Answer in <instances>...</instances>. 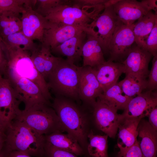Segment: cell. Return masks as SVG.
Masks as SVG:
<instances>
[{"label":"cell","mask_w":157,"mask_h":157,"mask_svg":"<svg viewBox=\"0 0 157 157\" xmlns=\"http://www.w3.org/2000/svg\"><path fill=\"white\" fill-rule=\"evenodd\" d=\"M137 130L139 146L144 157H156L157 133L148 122L142 119Z\"/></svg>","instance_id":"obj_20"},{"label":"cell","mask_w":157,"mask_h":157,"mask_svg":"<svg viewBox=\"0 0 157 157\" xmlns=\"http://www.w3.org/2000/svg\"><path fill=\"white\" fill-rule=\"evenodd\" d=\"M21 103L9 80L3 78L0 81V124L5 130L21 114Z\"/></svg>","instance_id":"obj_9"},{"label":"cell","mask_w":157,"mask_h":157,"mask_svg":"<svg viewBox=\"0 0 157 157\" xmlns=\"http://www.w3.org/2000/svg\"><path fill=\"white\" fill-rule=\"evenodd\" d=\"M117 157H144L137 140L135 143L125 153L118 154Z\"/></svg>","instance_id":"obj_36"},{"label":"cell","mask_w":157,"mask_h":157,"mask_svg":"<svg viewBox=\"0 0 157 157\" xmlns=\"http://www.w3.org/2000/svg\"><path fill=\"white\" fill-rule=\"evenodd\" d=\"M6 145L35 157H44L46 143L45 135L40 134L24 122L14 120L5 130Z\"/></svg>","instance_id":"obj_3"},{"label":"cell","mask_w":157,"mask_h":157,"mask_svg":"<svg viewBox=\"0 0 157 157\" xmlns=\"http://www.w3.org/2000/svg\"><path fill=\"white\" fill-rule=\"evenodd\" d=\"M147 78L137 75L126 74L125 78L118 84L126 95L133 98L146 90Z\"/></svg>","instance_id":"obj_27"},{"label":"cell","mask_w":157,"mask_h":157,"mask_svg":"<svg viewBox=\"0 0 157 157\" xmlns=\"http://www.w3.org/2000/svg\"><path fill=\"white\" fill-rule=\"evenodd\" d=\"M16 119L24 122L43 135L66 131L55 110L46 104H36L27 110H22Z\"/></svg>","instance_id":"obj_6"},{"label":"cell","mask_w":157,"mask_h":157,"mask_svg":"<svg viewBox=\"0 0 157 157\" xmlns=\"http://www.w3.org/2000/svg\"><path fill=\"white\" fill-rule=\"evenodd\" d=\"M6 139L5 131L3 130H0V151L5 144Z\"/></svg>","instance_id":"obj_42"},{"label":"cell","mask_w":157,"mask_h":157,"mask_svg":"<svg viewBox=\"0 0 157 157\" xmlns=\"http://www.w3.org/2000/svg\"><path fill=\"white\" fill-rule=\"evenodd\" d=\"M104 9L102 6L81 8L72 0H66L41 15L57 25L89 26Z\"/></svg>","instance_id":"obj_4"},{"label":"cell","mask_w":157,"mask_h":157,"mask_svg":"<svg viewBox=\"0 0 157 157\" xmlns=\"http://www.w3.org/2000/svg\"><path fill=\"white\" fill-rule=\"evenodd\" d=\"M108 0H74L73 2L81 7L104 4Z\"/></svg>","instance_id":"obj_38"},{"label":"cell","mask_w":157,"mask_h":157,"mask_svg":"<svg viewBox=\"0 0 157 157\" xmlns=\"http://www.w3.org/2000/svg\"><path fill=\"white\" fill-rule=\"evenodd\" d=\"M2 78H3L1 77V73L0 72V81H1V80L2 79Z\"/></svg>","instance_id":"obj_44"},{"label":"cell","mask_w":157,"mask_h":157,"mask_svg":"<svg viewBox=\"0 0 157 157\" xmlns=\"http://www.w3.org/2000/svg\"><path fill=\"white\" fill-rule=\"evenodd\" d=\"M51 106L66 131L78 141L84 151H87L89 132L85 113L72 99L62 96H56Z\"/></svg>","instance_id":"obj_1"},{"label":"cell","mask_w":157,"mask_h":157,"mask_svg":"<svg viewBox=\"0 0 157 157\" xmlns=\"http://www.w3.org/2000/svg\"><path fill=\"white\" fill-rule=\"evenodd\" d=\"M152 56L150 53L138 46L135 42L128 56L121 62L124 67V73L137 75L147 78L150 71L149 63Z\"/></svg>","instance_id":"obj_15"},{"label":"cell","mask_w":157,"mask_h":157,"mask_svg":"<svg viewBox=\"0 0 157 157\" xmlns=\"http://www.w3.org/2000/svg\"><path fill=\"white\" fill-rule=\"evenodd\" d=\"M65 0H37V12L41 15L44 12L63 3Z\"/></svg>","instance_id":"obj_35"},{"label":"cell","mask_w":157,"mask_h":157,"mask_svg":"<svg viewBox=\"0 0 157 157\" xmlns=\"http://www.w3.org/2000/svg\"><path fill=\"white\" fill-rule=\"evenodd\" d=\"M19 15L10 12L0 14V34L2 38L22 31V23Z\"/></svg>","instance_id":"obj_29"},{"label":"cell","mask_w":157,"mask_h":157,"mask_svg":"<svg viewBox=\"0 0 157 157\" xmlns=\"http://www.w3.org/2000/svg\"><path fill=\"white\" fill-rule=\"evenodd\" d=\"M44 157H78L71 152L55 147L46 142Z\"/></svg>","instance_id":"obj_33"},{"label":"cell","mask_w":157,"mask_h":157,"mask_svg":"<svg viewBox=\"0 0 157 157\" xmlns=\"http://www.w3.org/2000/svg\"><path fill=\"white\" fill-rule=\"evenodd\" d=\"M22 14L21 20L22 32L31 40H38L42 43L44 31L48 27L49 22L32 7L28 8Z\"/></svg>","instance_id":"obj_16"},{"label":"cell","mask_w":157,"mask_h":157,"mask_svg":"<svg viewBox=\"0 0 157 157\" xmlns=\"http://www.w3.org/2000/svg\"><path fill=\"white\" fill-rule=\"evenodd\" d=\"M78 95L79 99L92 107L97 99L103 92L92 68L79 67Z\"/></svg>","instance_id":"obj_14"},{"label":"cell","mask_w":157,"mask_h":157,"mask_svg":"<svg viewBox=\"0 0 157 157\" xmlns=\"http://www.w3.org/2000/svg\"><path fill=\"white\" fill-rule=\"evenodd\" d=\"M93 115L98 128L110 138H114L123 118L117 110L101 101L97 98L93 106Z\"/></svg>","instance_id":"obj_12"},{"label":"cell","mask_w":157,"mask_h":157,"mask_svg":"<svg viewBox=\"0 0 157 157\" xmlns=\"http://www.w3.org/2000/svg\"><path fill=\"white\" fill-rule=\"evenodd\" d=\"M79 67L61 58L48 77L47 83L56 96L76 100L79 99Z\"/></svg>","instance_id":"obj_5"},{"label":"cell","mask_w":157,"mask_h":157,"mask_svg":"<svg viewBox=\"0 0 157 157\" xmlns=\"http://www.w3.org/2000/svg\"><path fill=\"white\" fill-rule=\"evenodd\" d=\"M51 52L49 48L41 44L31 55L35 67L45 80L53 70L61 58L55 57Z\"/></svg>","instance_id":"obj_21"},{"label":"cell","mask_w":157,"mask_h":157,"mask_svg":"<svg viewBox=\"0 0 157 157\" xmlns=\"http://www.w3.org/2000/svg\"><path fill=\"white\" fill-rule=\"evenodd\" d=\"M156 0H119L112 6L115 13L125 25H131L148 12L153 10L157 13Z\"/></svg>","instance_id":"obj_8"},{"label":"cell","mask_w":157,"mask_h":157,"mask_svg":"<svg viewBox=\"0 0 157 157\" xmlns=\"http://www.w3.org/2000/svg\"><path fill=\"white\" fill-rule=\"evenodd\" d=\"M8 78L13 88L18 99L25 105L24 110L33 106L43 104L51 106L39 87L34 83L24 78L9 77Z\"/></svg>","instance_id":"obj_11"},{"label":"cell","mask_w":157,"mask_h":157,"mask_svg":"<svg viewBox=\"0 0 157 157\" xmlns=\"http://www.w3.org/2000/svg\"><path fill=\"white\" fill-rule=\"evenodd\" d=\"M3 40L0 34V72L4 71L6 60L5 59L3 54L2 48Z\"/></svg>","instance_id":"obj_39"},{"label":"cell","mask_w":157,"mask_h":157,"mask_svg":"<svg viewBox=\"0 0 157 157\" xmlns=\"http://www.w3.org/2000/svg\"><path fill=\"white\" fill-rule=\"evenodd\" d=\"M83 31L90 34V24L89 26H62L49 22L48 27L44 31L41 44L51 50Z\"/></svg>","instance_id":"obj_13"},{"label":"cell","mask_w":157,"mask_h":157,"mask_svg":"<svg viewBox=\"0 0 157 157\" xmlns=\"http://www.w3.org/2000/svg\"><path fill=\"white\" fill-rule=\"evenodd\" d=\"M5 130L3 128V127H2V126L0 124V130Z\"/></svg>","instance_id":"obj_43"},{"label":"cell","mask_w":157,"mask_h":157,"mask_svg":"<svg viewBox=\"0 0 157 157\" xmlns=\"http://www.w3.org/2000/svg\"><path fill=\"white\" fill-rule=\"evenodd\" d=\"M157 22V13L150 10L134 23L133 33L135 43L138 46L142 48L145 40Z\"/></svg>","instance_id":"obj_26"},{"label":"cell","mask_w":157,"mask_h":157,"mask_svg":"<svg viewBox=\"0 0 157 157\" xmlns=\"http://www.w3.org/2000/svg\"><path fill=\"white\" fill-rule=\"evenodd\" d=\"M134 23L129 25L122 24L116 29L108 46L109 60L122 62L126 58L132 45L135 42L133 33Z\"/></svg>","instance_id":"obj_10"},{"label":"cell","mask_w":157,"mask_h":157,"mask_svg":"<svg viewBox=\"0 0 157 157\" xmlns=\"http://www.w3.org/2000/svg\"><path fill=\"white\" fill-rule=\"evenodd\" d=\"M37 0H0V14L10 12L19 15L35 6Z\"/></svg>","instance_id":"obj_31"},{"label":"cell","mask_w":157,"mask_h":157,"mask_svg":"<svg viewBox=\"0 0 157 157\" xmlns=\"http://www.w3.org/2000/svg\"><path fill=\"white\" fill-rule=\"evenodd\" d=\"M106 135L94 134L92 131L88 135L89 141L87 151L90 157H108V138Z\"/></svg>","instance_id":"obj_28"},{"label":"cell","mask_w":157,"mask_h":157,"mask_svg":"<svg viewBox=\"0 0 157 157\" xmlns=\"http://www.w3.org/2000/svg\"><path fill=\"white\" fill-rule=\"evenodd\" d=\"M142 48L149 52L154 57L157 55V22L145 40Z\"/></svg>","instance_id":"obj_32"},{"label":"cell","mask_w":157,"mask_h":157,"mask_svg":"<svg viewBox=\"0 0 157 157\" xmlns=\"http://www.w3.org/2000/svg\"><path fill=\"white\" fill-rule=\"evenodd\" d=\"M83 66L96 67L106 61L99 44L95 37L87 34L86 40L82 49Z\"/></svg>","instance_id":"obj_23"},{"label":"cell","mask_w":157,"mask_h":157,"mask_svg":"<svg viewBox=\"0 0 157 157\" xmlns=\"http://www.w3.org/2000/svg\"><path fill=\"white\" fill-rule=\"evenodd\" d=\"M122 23L112 6L105 7L102 13L90 24L93 36L98 40L104 53L108 52V46L112 36L117 28Z\"/></svg>","instance_id":"obj_7"},{"label":"cell","mask_w":157,"mask_h":157,"mask_svg":"<svg viewBox=\"0 0 157 157\" xmlns=\"http://www.w3.org/2000/svg\"><path fill=\"white\" fill-rule=\"evenodd\" d=\"M152 62V66L148 76L146 90L153 91L156 90L157 88V55L154 57Z\"/></svg>","instance_id":"obj_34"},{"label":"cell","mask_w":157,"mask_h":157,"mask_svg":"<svg viewBox=\"0 0 157 157\" xmlns=\"http://www.w3.org/2000/svg\"><path fill=\"white\" fill-rule=\"evenodd\" d=\"M87 33L83 31L51 50V52L67 57L70 63H74L82 56L83 47L86 40Z\"/></svg>","instance_id":"obj_22"},{"label":"cell","mask_w":157,"mask_h":157,"mask_svg":"<svg viewBox=\"0 0 157 157\" xmlns=\"http://www.w3.org/2000/svg\"><path fill=\"white\" fill-rule=\"evenodd\" d=\"M4 43L11 47H20L31 53L35 51L38 46L27 37L22 31L8 35L2 38Z\"/></svg>","instance_id":"obj_30"},{"label":"cell","mask_w":157,"mask_h":157,"mask_svg":"<svg viewBox=\"0 0 157 157\" xmlns=\"http://www.w3.org/2000/svg\"><path fill=\"white\" fill-rule=\"evenodd\" d=\"M144 116L148 117V122L155 130L157 131V106L152 107L146 111Z\"/></svg>","instance_id":"obj_37"},{"label":"cell","mask_w":157,"mask_h":157,"mask_svg":"<svg viewBox=\"0 0 157 157\" xmlns=\"http://www.w3.org/2000/svg\"><path fill=\"white\" fill-rule=\"evenodd\" d=\"M11 151L5 144L3 148L0 151V157H9L10 153Z\"/></svg>","instance_id":"obj_41"},{"label":"cell","mask_w":157,"mask_h":157,"mask_svg":"<svg viewBox=\"0 0 157 157\" xmlns=\"http://www.w3.org/2000/svg\"><path fill=\"white\" fill-rule=\"evenodd\" d=\"M45 136L46 142L55 147L71 152L77 156L85 153L78 141L68 133L66 134L56 132Z\"/></svg>","instance_id":"obj_24"},{"label":"cell","mask_w":157,"mask_h":157,"mask_svg":"<svg viewBox=\"0 0 157 157\" xmlns=\"http://www.w3.org/2000/svg\"><path fill=\"white\" fill-rule=\"evenodd\" d=\"M157 105L156 90H146L130 100L122 115L123 117H144L146 111Z\"/></svg>","instance_id":"obj_17"},{"label":"cell","mask_w":157,"mask_h":157,"mask_svg":"<svg viewBox=\"0 0 157 157\" xmlns=\"http://www.w3.org/2000/svg\"><path fill=\"white\" fill-rule=\"evenodd\" d=\"M92 68L103 92L117 83L119 77L125 71L124 67L122 63L109 60Z\"/></svg>","instance_id":"obj_19"},{"label":"cell","mask_w":157,"mask_h":157,"mask_svg":"<svg viewBox=\"0 0 157 157\" xmlns=\"http://www.w3.org/2000/svg\"><path fill=\"white\" fill-rule=\"evenodd\" d=\"M7 59L4 71L8 77H15L26 78L35 84L48 101L52 99L47 82L36 69L28 51L20 47L6 46L4 50Z\"/></svg>","instance_id":"obj_2"},{"label":"cell","mask_w":157,"mask_h":157,"mask_svg":"<svg viewBox=\"0 0 157 157\" xmlns=\"http://www.w3.org/2000/svg\"><path fill=\"white\" fill-rule=\"evenodd\" d=\"M9 157H31V156L22 152L12 151L10 153Z\"/></svg>","instance_id":"obj_40"},{"label":"cell","mask_w":157,"mask_h":157,"mask_svg":"<svg viewBox=\"0 0 157 157\" xmlns=\"http://www.w3.org/2000/svg\"><path fill=\"white\" fill-rule=\"evenodd\" d=\"M98 98L102 102L117 111L124 110L132 98L124 93L118 83L103 91Z\"/></svg>","instance_id":"obj_25"},{"label":"cell","mask_w":157,"mask_h":157,"mask_svg":"<svg viewBox=\"0 0 157 157\" xmlns=\"http://www.w3.org/2000/svg\"><path fill=\"white\" fill-rule=\"evenodd\" d=\"M141 116L135 118L123 117L118 127L117 146L119 149L118 154L125 153L137 140V128Z\"/></svg>","instance_id":"obj_18"}]
</instances>
